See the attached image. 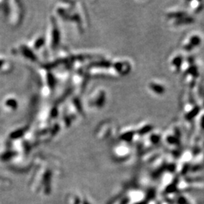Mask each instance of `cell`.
Instances as JSON below:
<instances>
[{"mask_svg":"<svg viewBox=\"0 0 204 204\" xmlns=\"http://www.w3.org/2000/svg\"><path fill=\"white\" fill-rule=\"evenodd\" d=\"M200 42H201V39H200V38L199 37V36H193L190 39L189 43H188L187 45H184V49L187 51L192 50L193 48L198 46V45H200Z\"/></svg>","mask_w":204,"mask_h":204,"instance_id":"6da1fadb","label":"cell"},{"mask_svg":"<svg viewBox=\"0 0 204 204\" xmlns=\"http://www.w3.org/2000/svg\"><path fill=\"white\" fill-rule=\"evenodd\" d=\"M199 110H200V108H199V107H195L194 108H193L192 110H191L190 112H188L187 114V115H186V117H187L188 119H193V117H196L197 114H198Z\"/></svg>","mask_w":204,"mask_h":204,"instance_id":"7a4b0ae2","label":"cell"},{"mask_svg":"<svg viewBox=\"0 0 204 204\" xmlns=\"http://www.w3.org/2000/svg\"><path fill=\"white\" fill-rule=\"evenodd\" d=\"M192 22H193V19L191 17H188L187 15L182 17V18H179L178 21V23L180 24H191V23H192Z\"/></svg>","mask_w":204,"mask_h":204,"instance_id":"3957f363","label":"cell"},{"mask_svg":"<svg viewBox=\"0 0 204 204\" xmlns=\"http://www.w3.org/2000/svg\"><path fill=\"white\" fill-rule=\"evenodd\" d=\"M182 59L181 57H176L173 61V64L176 66V68H180L181 65H182Z\"/></svg>","mask_w":204,"mask_h":204,"instance_id":"277c9868","label":"cell"},{"mask_svg":"<svg viewBox=\"0 0 204 204\" xmlns=\"http://www.w3.org/2000/svg\"><path fill=\"white\" fill-rule=\"evenodd\" d=\"M201 125L202 126H203V128L204 129V117L203 119H202V122H201Z\"/></svg>","mask_w":204,"mask_h":204,"instance_id":"5b68a950","label":"cell"}]
</instances>
